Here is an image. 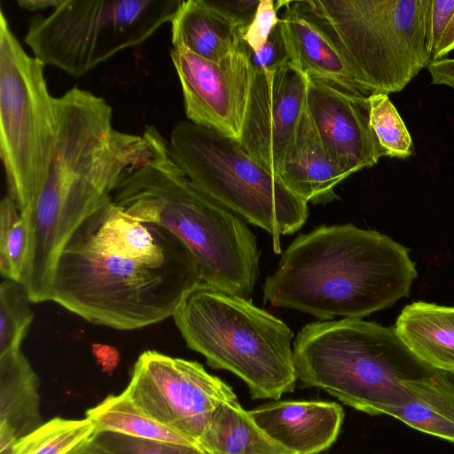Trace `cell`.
<instances>
[{
  "mask_svg": "<svg viewBox=\"0 0 454 454\" xmlns=\"http://www.w3.org/2000/svg\"><path fill=\"white\" fill-rule=\"evenodd\" d=\"M200 282L198 264L180 239L110 202L67 242L51 301L92 324L135 330L173 317Z\"/></svg>",
  "mask_w": 454,
  "mask_h": 454,
  "instance_id": "obj_1",
  "label": "cell"
},
{
  "mask_svg": "<svg viewBox=\"0 0 454 454\" xmlns=\"http://www.w3.org/2000/svg\"><path fill=\"white\" fill-rule=\"evenodd\" d=\"M418 272L407 249L352 223L299 235L268 276L263 300L328 320L363 318L408 296Z\"/></svg>",
  "mask_w": 454,
  "mask_h": 454,
  "instance_id": "obj_2",
  "label": "cell"
},
{
  "mask_svg": "<svg viewBox=\"0 0 454 454\" xmlns=\"http://www.w3.org/2000/svg\"><path fill=\"white\" fill-rule=\"evenodd\" d=\"M153 152L123 177L112 200L135 219L158 224L193 255L201 282L250 300L260 251L243 218L199 190L171 157L168 141L150 126Z\"/></svg>",
  "mask_w": 454,
  "mask_h": 454,
  "instance_id": "obj_3",
  "label": "cell"
},
{
  "mask_svg": "<svg viewBox=\"0 0 454 454\" xmlns=\"http://www.w3.org/2000/svg\"><path fill=\"white\" fill-rule=\"evenodd\" d=\"M297 379L370 415H389L409 399L410 386L433 367L395 327L362 318L304 325L294 342Z\"/></svg>",
  "mask_w": 454,
  "mask_h": 454,
  "instance_id": "obj_4",
  "label": "cell"
},
{
  "mask_svg": "<svg viewBox=\"0 0 454 454\" xmlns=\"http://www.w3.org/2000/svg\"><path fill=\"white\" fill-rule=\"evenodd\" d=\"M173 318L186 345L212 368L240 378L253 399L278 400L294 391L293 332L250 300L200 282Z\"/></svg>",
  "mask_w": 454,
  "mask_h": 454,
  "instance_id": "obj_5",
  "label": "cell"
},
{
  "mask_svg": "<svg viewBox=\"0 0 454 454\" xmlns=\"http://www.w3.org/2000/svg\"><path fill=\"white\" fill-rule=\"evenodd\" d=\"M168 147L176 164L199 190L270 233L276 253L281 252L280 236L293 234L305 223L308 203L237 140L182 121L173 127Z\"/></svg>",
  "mask_w": 454,
  "mask_h": 454,
  "instance_id": "obj_6",
  "label": "cell"
},
{
  "mask_svg": "<svg viewBox=\"0 0 454 454\" xmlns=\"http://www.w3.org/2000/svg\"><path fill=\"white\" fill-rule=\"evenodd\" d=\"M379 93L401 91L432 60V0H306Z\"/></svg>",
  "mask_w": 454,
  "mask_h": 454,
  "instance_id": "obj_7",
  "label": "cell"
},
{
  "mask_svg": "<svg viewBox=\"0 0 454 454\" xmlns=\"http://www.w3.org/2000/svg\"><path fill=\"white\" fill-rule=\"evenodd\" d=\"M44 64L28 55L0 11V157L8 195L30 212L47 179L58 138L57 98Z\"/></svg>",
  "mask_w": 454,
  "mask_h": 454,
  "instance_id": "obj_8",
  "label": "cell"
},
{
  "mask_svg": "<svg viewBox=\"0 0 454 454\" xmlns=\"http://www.w3.org/2000/svg\"><path fill=\"white\" fill-rule=\"evenodd\" d=\"M183 0H64L30 19L24 42L45 66L82 76L170 23Z\"/></svg>",
  "mask_w": 454,
  "mask_h": 454,
  "instance_id": "obj_9",
  "label": "cell"
},
{
  "mask_svg": "<svg viewBox=\"0 0 454 454\" xmlns=\"http://www.w3.org/2000/svg\"><path fill=\"white\" fill-rule=\"evenodd\" d=\"M123 392L146 416L198 447L215 409L238 399L198 362L155 350L139 355Z\"/></svg>",
  "mask_w": 454,
  "mask_h": 454,
  "instance_id": "obj_10",
  "label": "cell"
},
{
  "mask_svg": "<svg viewBox=\"0 0 454 454\" xmlns=\"http://www.w3.org/2000/svg\"><path fill=\"white\" fill-rule=\"evenodd\" d=\"M170 58L189 121L239 142L253 79L244 42L219 61L174 48Z\"/></svg>",
  "mask_w": 454,
  "mask_h": 454,
  "instance_id": "obj_11",
  "label": "cell"
},
{
  "mask_svg": "<svg viewBox=\"0 0 454 454\" xmlns=\"http://www.w3.org/2000/svg\"><path fill=\"white\" fill-rule=\"evenodd\" d=\"M308 84L290 61L271 71H253L239 143L278 176L306 105Z\"/></svg>",
  "mask_w": 454,
  "mask_h": 454,
  "instance_id": "obj_12",
  "label": "cell"
},
{
  "mask_svg": "<svg viewBox=\"0 0 454 454\" xmlns=\"http://www.w3.org/2000/svg\"><path fill=\"white\" fill-rule=\"evenodd\" d=\"M307 106L325 146L348 177L386 156L370 125L368 98L309 79Z\"/></svg>",
  "mask_w": 454,
  "mask_h": 454,
  "instance_id": "obj_13",
  "label": "cell"
},
{
  "mask_svg": "<svg viewBox=\"0 0 454 454\" xmlns=\"http://www.w3.org/2000/svg\"><path fill=\"white\" fill-rule=\"evenodd\" d=\"M276 7L283 9L280 27L290 62L309 79L366 98L379 93L354 67L306 0H278Z\"/></svg>",
  "mask_w": 454,
  "mask_h": 454,
  "instance_id": "obj_14",
  "label": "cell"
},
{
  "mask_svg": "<svg viewBox=\"0 0 454 454\" xmlns=\"http://www.w3.org/2000/svg\"><path fill=\"white\" fill-rule=\"evenodd\" d=\"M273 442L293 454H319L336 441L344 419L340 405L323 401H274L248 411Z\"/></svg>",
  "mask_w": 454,
  "mask_h": 454,
  "instance_id": "obj_15",
  "label": "cell"
},
{
  "mask_svg": "<svg viewBox=\"0 0 454 454\" xmlns=\"http://www.w3.org/2000/svg\"><path fill=\"white\" fill-rule=\"evenodd\" d=\"M278 176L294 194L313 204L338 199L334 189L348 177L325 146L309 114L307 98Z\"/></svg>",
  "mask_w": 454,
  "mask_h": 454,
  "instance_id": "obj_16",
  "label": "cell"
},
{
  "mask_svg": "<svg viewBox=\"0 0 454 454\" xmlns=\"http://www.w3.org/2000/svg\"><path fill=\"white\" fill-rule=\"evenodd\" d=\"M39 378L20 349L0 356V454L43 422Z\"/></svg>",
  "mask_w": 454,
  "mask_h": 454,
  "instance_id": "obj_17",
  "label": "cell"
},
{
  "mask_svg": "<svg viewBox=\"0 0 454 454\" xmlns=\"http://www.w3.org/2000/svg\"><path fill=\"white\" fill-rule=\"evenodd\" d=\"M394 327L420 360L454 374V307L412 302L403 308Z\"/></svg>",
  "mask_w": 454,
  "mask_h": 454,
  "instance_id": "obj_18",
  "label": "cell"
},
{
  "mask_svg": "<svg viewBox=\"0 0 454 454\" xmlns=\"http://www.w3.org/2000/svg\"><path fill=\"white\" fill-rule=\"evenodd\" d=\"M174 49L219 61L241 44L242 32L207 0H183L171 20Z\"/></svg>",
  "mask_w": 454,
  "mask_h": 454,
  "instance_id": "obj_19",
  "label": "cell"
},
{
  "mask_svg": "<svg viewBox=\"0 0 454 454\" xmlns=\"http://www.w3.org/2000/svg\"><path fill=\"white\" fill-rule=\"evenodd\" d=\"M389 415L454 444V378L433 368L412 381L408 401Z\"/></svg>",
  "mask_w": 454,
  "mask_h": 454,
  "instance_id": "obj_20",
  "label": "cell"
},
{
  "mask_svg": "<svg viewBox=\"0 0 454 454\" xmlns=\"http://www.w3.org/2000/svg\"><path fill=\"white\" fill-rule=\"evenodd\" d=\"M198 445L207 454H293L265 434L238 399L215 409Z\"/></svg>",
  "mask_w": 454,
  "mask_h": 454,
  "instance_id": "obj_21",
  "label": "cell"
},
{
  "mask_svg": "<svg viewBox=\"0 0 454 454\" xmlns=\"http://www.w3.org/2000/svg\"><path fill=\"white\" fill-rule=\"evenodd\" d=\"M85 415L94 424L96 433L112 432L141 439L193 445L146 416L123 391L106 396L89 409Z\"/></svg>",
  "mask_w": 454,
  "mask_h": 454,
  "instance_id": "obj_22",
  "label": "cell"
},
{
  "mask_svg": "<svg viewBox=\"0 0 454 454\" xmlns=\"http://www.w3.org/2000/svg\"><path fill=\"white\" fill-rule=\"evenodd\" d=\"M96 434L94 424L86 417H55L19 439L7 454H69Z\"/></svg>",
  "mask_w": 454,
  "mask_h": 454,
  "instance_id": "obj_23",
  "label": "cell"
},
{
  "mask_svg": "<svg viewBox=\"0 0 454 454\" xmlns=\"http://www.w3.org/2000/svg\"><path fill=\"white\" fill-rule=\"evenodd\" d=\"M30 216L8 196L0 204V272L21 283L30 239Z\"/></svg>",
  "mask_w": 454,
  "mask_h": 454,
  "instance_id": "obj_24",
  "label": "cell"
},
{
  "mask_svg": "<svg viewBox=\"0 0 454 454\" xmlns=\"http://www.w3.org/2000/svg\"><path fill=\"white\" fill-rule=\"evenodd\" d=\"M25 286L4 279L0 286V356L20 349L34 319Z\"/></svg>",
  "mask_w": 454,
  "mask_h": 454,
  "instance_id": "obj_25",
  "label": "cell"
},
{
  "mask_svg": "<svg viewBox=\"0 0 454 454\" xmlns=\"http://www.w3.org/2000/svg\"><path fill=\"white\" fill-rule=\"evenodd\" d=\"M370 125L386 156L408 158L412 154L411 137L387 94L375 93L368 98Z\"/></svg>",
  "mask_w": 454,
  "mask_h": 454,
  "instance_id": "obj_26",
  "label": "cell"
},
{
  "mask_svg": "<svg viewBox=\"0 0 454 454\" xmlns=\"http://www.w3.org/2000/svg\"><path fill=\"white\" fill-rule=\"evenodd\" d=\"M96 436L115 454H207L198 446L127 436L112 432Z\"/></svg>",
  "mask_w": 454,
  "mask_h": 454,
  "instance_id": "obj_27",
  "label": "cell"
},
{
  "mask_svg": "<svg viewBox=\"0 0 454 454\" xmlns=\"http://www.w3.org/2000/svg\"><path fill=\"white\" fill-rule=\"evenodd\" d=\"M276 1L260 0L251 23L242 33V41L251 52L261 51L275 27L279 23Z\"/></svg>",
  "mask_w": 454,
  "mask_h": 454,
  "instance_id": "obj_28",
  "label": "cell"
},
{
  "mask_svg": "<svg viewBox=\"0 0 454 454\" xmlns=\"http://www.w3.org/2000/svg\"><path fill=\"white\" fill-rule=\"evenodd\" d=\"M247 52L252 69L255 72L271 71L288 63L290 59L282 35L280 21L261 51L254 53L247 49Z\"/></svg>",
  "mask_w": 454,
  "mask_h": 454,
  "instance_id": "obj_29",
  "label": "cell"
},
{
  "mask_svg": "<svg viewBox=\"0 0 454 454\" xmlns=\"http://www.w3.org/2000/svg\"><path fill=\"white\" fill-rule=\"evenodd\" d=\"M208 3L229 19L242 33L251 23L260 0H207Z\"/></svg>",
  "mask_w": 454,
  "mask_h": 454,
  "instance_id": "obj_30",
  "label": "cell"
},
{
  "mask_svg": "<svg viewBox=\"0 0 454 454\" xmlns=\"http://www.w3.org/2000/svg\"><path fill=\"white\" fill-rule=\"evenodd\" d=\"M454 12V0H432L431 44L432 55L440 43L445 28Z\"/></svg>",
  "mask_w": 454,
  "mask_h": 454,
  "instance_id": "obj_31",
  "label": "cell"
},
{
  "mask_svg": "<svg viewBox=\"0 0 454 454\" xmlns=\"http://www.w3.org/2000/svg\"><path fill=\"white\" fill-rule=\"evenodd\" d=\"M432 83L447 85L454 89V59H440L431 60L427 66Z\"/></svg>",
  "mask_w": 454,
  "mask_h": 454,
  "instance_id": "obj_32",
  "label": "cell"
},
{
  "mask_svg": "<svg viewBox=\"0 0 454 454\" xmlns=\"http://www.w3.org/2000/svg\"><path fill=\"white\" fill-rule=\"evenodd\" d=\"M454 50V12L449 21L440 43L433 52L432 60L443 59Z\"/></svg>",
  "mask_w": 454,
  "mask_h": 454,
  "instance_id": "obj_33",
  "label": "cell"
},
{
  "mask_svg": "<svg viewBox=\"0 0 454 454\" xmlns=\"http://www.w3.org/2000/svg\"><path fill=\"white\" fill-rule=\"evenodd\" d=\"M69 454H115L106 445H105L98 437L93 436L89 441L85 442Z\"/></svg>",
  "mask_w": 454,
  "mask_h": 454,
  "instance_id": "obj_34",
  "label": "cell"
},
{
  "mask_svg": "<svg viewBox=\"0 0 454 454\" xmlns=\"http://www.w3.org/2000/svg\"><path fill=\"white\" fill-rule=\"evenodd\" d=\"M64 0H19L17 2L20 8L34 12L47 8L55 9L59 6Z\"/></svg>",
  "mask_w": 454,
  "mask_h": 454,
  "instance_id": "obj_35",
  "label": "cell"
}]
</instances>
